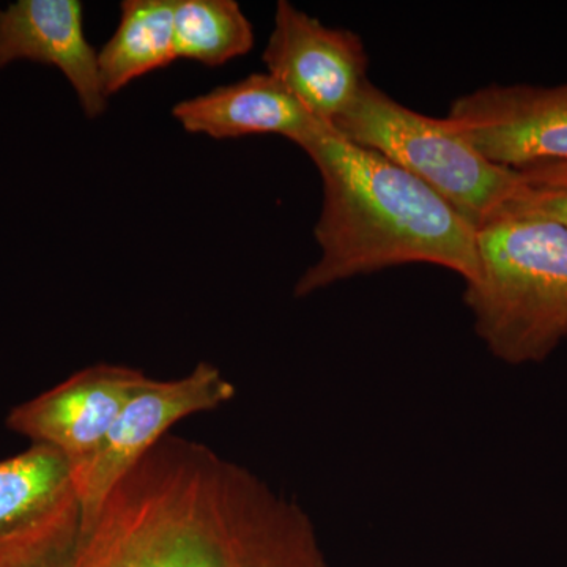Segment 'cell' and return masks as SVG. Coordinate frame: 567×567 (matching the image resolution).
Returning <instances> with one entry per match:
<instances>
[{
	"label": "cell",
	"instance_id": "obj_14",
	"mask_svg": "<svg viewBox=\"0 0 567 567\" xmlns=\"http://www.w3.org/2000/svg\"><path fill=\"white\" fill-rule=\"evenodd\" d=\"M514 207L546 216L567 227V186H527Z\"/></svg>",
	"mask_w": 567,
	"mask_h": 567
},
{
	"label": "cell",
	"instance_id": "obj_5",
	"mask_svg": "<svg viewBox=\"0 0 567 567\" xmlns=\"http://www.w3.org/2000/svg\"><path fill=\"white\" fill-rule=\"evenodd\" d=\"M234 395L233 383L218 368L204 361L181 379L148 377L123 406L99 451L73 468L82 507L81 527L99 516L115 486L156 443L162 442L175 423L218 409Z\"/></svg>",
	"mask_w": 567,
	"mask_h": 567
},
{
	"label": "cell",
	"instance_id": "obj_6",
	"mask_svg": "<svg viewBox=\"0 0 567 567\" xmlns=\"http://www.w3.org/2000/svg\"><path fill=\"white\" fill-rule=\"evenodd\" d=\"M82 524L73 468L63 454L32 445L0 461V567H40L76 539Z\"/></svg>",
	"mask_w": 567,
	"mask_h": 567
},
{
	"label": "cell",
	"instance_id": "obj_1",
	"mask_svg": "<svg viewBox=\"0 0 567 567\" xmlns=\"http://www.w3.org/2000/svg\"><path fill=\"white\" fill-rule=\"evenodd\" d=\"M41 567H331L315 522L251 470L164 435Z\"/></svg>",
	"mask_w": 567,
	"mask_h": 567
},
{
	"label": "cell",
	"instance_id": "obj_11",
	"mask_svg": "<svg viewBox=\"0 0 567 567\" xmlns=\"http://www.w3.org/2000/svg\"><path fill=\"white\" fill-rule=\"evenodd\" d=\"M173 114L186 132L213 140L278 134L295 142L324 125L268 73L249 74L245 80L183 100L175 104Z\"/></svg>",
	"mask_w": 567,
	"mask_h": 567
},
{
	"label": "cell",
	"instance_id": "obj_8",
	"mask_svg": "<svg viewBox=\"0 0 567 567\" xmlns=\"http://www.w3.org/2000/svg\"><path fill=\"white\" fill-rule=\"evenodd\" d=\"M446 121L488 162L518 173L567 163V82L487 85L457 99Z\"/></svg>",
	"mask_w": 567,
	"mask_h": 567
},
{
	"label": "cell",
	"instance_id": "obj_9",
	"mask_svg": "<svg viewBox=\"0 0 567 567\" xmlns=\"http://www.w3.org/2000/svg\"><path fill=\"white\" fill-rule=\"evenodd\" d=\"M147 379L126 365L95 364L14 406L7 425L33 445L54 447L76 468L99 451L123 406Z\"/></svg>",
	"mask_w": 567,
	"mask_h": 567
},
{
	"label": "cell",
	"instance_id": "obj_10",
	"mask_svg": "<svg viewBox=\"0 0 567 567\" xmlns=\"http://www.w3.org/2000/svg\"><path fill=\"white\" fill-rule=\"evenodd\" d=\"M17 61L61 70L89 118L106 111L99 51L85 37L78 0H18L0 10V70Z\"/></svg>",
	"mask_w": 567,
	"mask_h": 567
},
{
	"label": "cell",
	"instance_id": "obj_7",
	"mask_svg": "<svg viewBox=\"0 0 567 567\" xmlns=\"http://www.w3.org/2000/svg\"><path fill=\"white\" fill-rule=\"evenodd\" d=\"M262 59L267 73L324 125L333 126L369 81L368 52L357 33L328 28L286 0L276 6Z\"/></svg>",
	"mask_w": 567,
	"mask_h": 567
},
{
	"label": "cell",
	"instance_id": "obj_2",
	"mask_svg": "<svg viewBox=\"0 0 567 567\" xmlns=\"http://www.w3.org/2000/svg\"><path fill=\"white\" fill-rule=\"evenodd\" d=\"M293 144L323 182L315 229L320 259L295 284V297L405 264L447 268L465 282L476 278V227L425 183L330 125Z\"/></svg>",
	"mask_w": 567,
	"mask_h": 567
},
{
	"label": "cell",
	"instance_id": "obj_12",
	"mask_svg": "<svg viewBox=\"0 0 567 567\" xmlns=\"http://www.w3.org/2000/svg\"><path fill=\"white\" fill-rule=\"evenodd\" d=\"M175 0H126L117 31L99 51L100 78L107 99L152 71L177 61Z\"/></svg>",
	"mask_w": 567,
	"mask_h": 567
},
{
	"label": "cell",
	"instance_id": "obj_4",
	"mask_svg": "<svg viewBox=\"0 0 567 567\" xmlns=\"http://www.w3.org/2000/svg\"><path fill=\"white\" fill-rule=\"evenodd\" d=\"M333 128L425 183L476 229L528 186L518 171L488 162L446 118L409 110L371 81Z\"/></svg>",
	"mask_w": 567,
	"mask_h": 567
},
{
	"label": "cell",
	"instance_id": "obj_15",
	"mask_svg": "<svg viewBox=\"0 0 567 567\" xmlns=\"http://www.w3.org/2000/svg\"><path fill=\"white\" fill-rule=\"evenodd\" d=\"M520 174L529 186H567V163L529 167Z\"/></svg>",
	"mask_w": 567,
	"mask_h": 567
},
{
	"label": "cell",
	"instance_id": "obj_3",
	"mask_svg": "<svg viewBox=\"0 0 567 567\" xmlns=\"http://www.w3.org/2000/svg\"><path fill=\"white\" fill-rule=\"evenodd\" d=\"M464 301L496 360L543 363L567 339V227L509 205L476 229Z\"/></svg>",
	"mask_w": 567,
	"mask_h": 567
},
{
	"label": "cell",
	"instance_id": "obj_13",
	"mask_svg": "<svg viewBox=\"0 0 567 567\" xmlns=\"http://www.w3.org/2000/svg\"><path fill=\"white\" fill-rule=\"evenodd\" d=\"M175 55L221 66L254 47L251 22L234 0H175Z\"/></svg>",
	"mask_w": 567,
	"mask_h": 567
}]
</instances>
